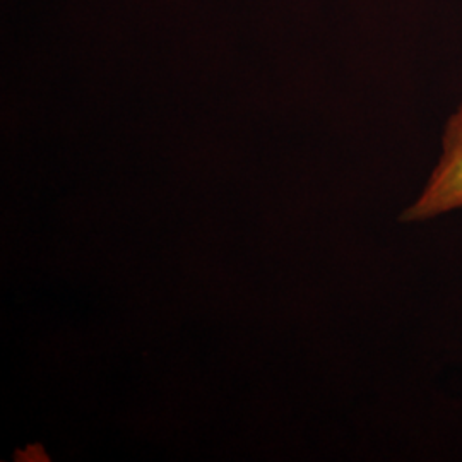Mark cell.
I'll return each mask as SVG.
<instances>
[{
  "instance_id": "obj_1",
  "label": "cell",
  "mask_w": 462,
  "mask_h": 462,
  "mask_svg": "<svg viewBox=\"0 0 462 462\" xmlns=\"http://www.w3.org/2000/svg\"><path fill=\"white\" fill-rule=\"evenodd\" d=\"M462 211V98L447 118L440 152L418 196L402 211V223H427Z\"/></svg>"
}]
</instances>
